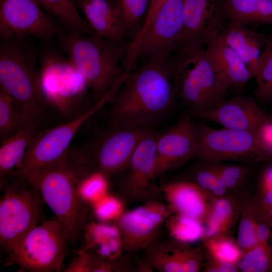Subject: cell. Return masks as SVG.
I'll use <instances>...</instances> for the list:
<instances>
[{
    "mask_svg": "<svg viewBox=\"0 0 272 272\" xmlns=\"http://www.w3.org/2000/svg\"><path fill=\"white\" fill-rule=\"evenodd\" d=\"M43 115L35 118L12 136L1 141L0 147V187L8 177L20 168L29 146L40 130Z\"/></svg>",
    "mask_w": 272,
    "mask_h": 272,
    "instance_id": "cb8c5ba5",
    "label": "cell"
},
{
    "mask_svg": "<svg viewBox=\"0 0 272 272\" xmlns=\"http://www.w3.org/2000/svg\"><path fill=\"white\" fill-rule=\"evenodd\" d=\"M258 207L272 211V190L261 188V193Z\"/></svg>",
    "mask_w": 272,
    "mask_h": 272,
    "instance_id": "f6af8a7d",
    "label": "cell"
},
{
    "mask_svg": "<svg viewBox=\"0 0 272 272\" xmlns=\"http://www.w3.org/2000/svg\"><path fill=\"white\" fill-rule=\"evenodd\" d=\"M93 205L96 216L102 221L114 222L125 211L123 200L108 193Z\"/></svg>",
    "mask_w": 272,
    "mask_h": 272,
    "instance_id": "74e56055",
    "label": "cell"
},
{
    "mask_svg": "<svg viewBox=\"0 0 272 272\" xmlns=\"http://www.w3.org/2000/svg\"><path fill=\"white\" fill-rule=\"evenodd\" d=\"M168 60L154 59L129 74L111 102L107 124L154 129L178 100Z\"/></svg>",
    "mask_w": 272,
    "mask_h": 272,
    "instance_id": "6da1fadb",
    "label": "cell"
},
{
    "mask_svg": "<svg viewBox=\"0 0 272 272\" xmlns=\"http://www.w3.org/2000/svg\"><path fill=\"white\" fill-rule=\"evenodd\" d=\"M254 78L255 79L256 84L254 92L255 97L263 101L271 99L272 41Z\"/></svg>",
    "mask_w": 272,
    "mask_h": 272,
    "instance_id": "e575fe53",
    "label": "cell"
},
{
    "mask_svg": "<svg viewBox=\"0 0 272 272\" xmlns=\"http://www.w3.org/2000/svg\"><path fill=\"white\" fill-rule=\"evenodd\" d=\"M261 188L272 190V166L264 173L261 179Z\"/></svg>",
    "mask_w": 272,
    "mask_h": 272,
    "instance_id": "bcb514c9",
    "label": "cell"
},
{
    "mask_svg": "<svg viewBox=\"0 0 272 272\" xmlns=\"http://www.w3.org/2000/svg\"><path fill=\"white\" fill-rule=\"evenodd\" d=\"M167 0H151V5L149 11L145 21L144 26L134 41L138 39L146 30L148 26L151 24L154 17L155 16L157 11L161 7V6Z\"/></svg>",
    "mask_w": 272,
    "mask_h": 272,
    "instance_id": "7bdbcfd3",
    "label": "cell"
},
{
    "mask_svg": "<svg viewBox=\"0 0 272 272\" xmlns=\"http://www.w3.org/2000/svg\"><path fill=\"white\" fill-rule=\"evenodd\" d=\"M259 134L263 144L272 151V119L261 127Z\"/></svg>",
    "mask_w": 272,
    "mask_h": 272,
    "instance_id": "ee69618b",
    "label": "cell"
},
{
    "mask_svg": "<svg viewBox=\"0 0 272 272\" xmlns=\"http://www.w3.org/2000/svg\"><path fill=\"white\" fill-rule=\"evenodd\" d=\"M196 140L194 126L186 115L168 130L158 133L156 140V178L195 157Z\"/></svg>",
    "mask_w": 272,
    "mask_h": 272,
    "instance_id": "e0dca14e",
    "label": "cell"
},
{
    "mask_svg": "<svg viewBox=\"0 0 272 272\" xmlns=\"http://www.w3.org/2000/svg\"><path fill=\"white\" fill-rule=\"evenodd\" d=\"M256 213L264 219L272 228V211L260 208L256 206L254 208Z\"/></svg>",
    "mask_w": 272,
    "mask_h": 272,
    "instance_id": "7dc6e473",
    "label": "cell"
},
{
    "mask_svg": "<svg viewBox=\"0 0 272 272\" xmlns=\"http://www.w3.org/2000/svg\"><path fill=\"white\" fill-rule=\"evenodd\" d=\"M151 129L108 125L88 146L79 149L90 171L108 178L127 168L139 143Z\"/></svg>",
    "mask_w": 272,
    "mask_h": 272,
    "instance_id": "8fae6325",
    "label": "cell"
},
{
    "mask_svg": "<svg viewBox=\"0 0 272 272\" xmlns=\"http://www.w3.org/2000/svg\"><path fill=\"white\" fill-rule=\"evenodd\" d=\"M256 218V234L258 243L271 247L270 226L254 210Z\"/></svg>",
    "mask_w": 272,
    "mask_h": 272,
    "instance_id": "60d3db41",
    "label": "cell"
},
{
    "mask_svg": "<svg viewBox=\"0 0 272 272\" xmlns=\"http://www.w3.org/2000/svg\"><path fill=\"white\" fill-rule=\"evenodd\" d=\"M130 253L109 259L90 251L81 249L65 269L67 272H127L136 271L135 260Z\"/></svg>",
    "mask_w": 272,
    "mask_h": 272,
    "instance_id": "4316f807",
    "label": "cell"
},
{
    "mask_svg": "<svg viewBox=\"0 0 272 272\" xmlns=\"http://www.w3.org/2000/svg\"><path fill=\"white\" fill-rule=\"evenodd\" d=\"M173 213L163 201H150L125 211L113 223L119 230L124 253L145 250L160 240L161 230Z\"/></svg>",
    "mask_w": 272,
    "mask_h": 272,
    "instance_id": "9a60e30c",
    "label": "cell"
},
{
    "mask_svg": "<svg viewBox=\"0 0 272 272\" xmlns=\"http://www.w3.org/2000/svg\"><path fill=\"white\" fill-rule=\"evenodd\" d=\"M270 35L272 36V32L271 33H270Z\"/></svg>",
    "mask_w": 272,
    "mask_h": 272,
    "instance_id": "c3c4849f",
    "label": "cell"
},
{
    "mask_svg": "<svg viewBox=\"0 0 272 272\" xmlns=\"http://www.w3.org/2000/svg\"><path fill=\"white\" fill-rule=\"evenodd\" d=\"M74 1V0H73Z\"/></svg>",
    "mask_w": 272,
    "mask_h": 272,
    "instance_id": "681fc988",
    "label": "cell"
},
{
    "mask_svg": "<svg viewBox=\"0 0 272 272\" xmlns=\"http://www.w3.org/2000/svg\"><path fill=\"white\" fill-rule=\"evenodd\" d=\"M207 48L216 72L227 89L244 88L252 77L239 54L219 35L207 42Z\"/></svg>",
    "mask_w": 272,
    "mask_h": 272,
    "instance_id": "7402d4cb",
    "label": "cell"
},
{
    "mask_svg": "<svg viewBox=\"0 0 272 272\" xmlns=\"http://www.w3.org/2000/svg\"><path fill=\"white\" fill-rule=\"evenodd\" d=\"M158 134L154 129L149 130L130 158L127 173L119 188L121 197L127 201L145 203L165 200L160 185L155 181Z\"/></svg>",
    "mask_w": 272,
    "mask_h": 272,
    "instance_id": "5bb4252c",
    "label": "cell"
},
{
    "mask_svg": "<svg viewBox=\"0 0 272 272\" xmlns=\"http://www.w3.org/2000/svg\"><path fill=\"white\" fill-rule=\"evenodd\" d=\"M0 88L33 118L43 115L44 98L34 47L26 38L2 40Z\"/></svg>",
    "mask_w": 272,
    "mask_h": 272,
    "instance_id": "5b68a950",
    "label": "cell"
},
{
    "mask_svg": "<svg viewBox=\"0 0 272 272\" xmlns=\"http://www.w3.org/2000/svg\"><path fill=\"white\" fill-rule=\"evenodd\" d=\"M194 179V182L217 196L223 195L228 189L212 165L196 171Z\"/></svg>",
    "mask_w": 272,
    "mask_h": 272,
    "instance_id": "f35d334b",
    "label": "cell"
},
{
    "mask_svg": "<svg viewBox=\"0 0 272 272\" xmlns=\"http://www.w3.org/2000/svg\"><path fill=\"white\" fill-rule=\"evenodd\" d=\"M71 243L69 234L60 223L44 220L15 244L9 253L10 259L28 271H58Z\"/></svg>",
    "mask_w": 272,
    "mask_h": 272,
    "instance_id": "ba28073f",
    "label": "cell"
},
{
    "mask_svg": "<svg viewBox=\"0 0 272 272\" xmlns=\"http://www.w3.org/2000/svg\"><path fill=\"white\" fill-rule=\"evenodd\" d=\"M187 115L215 122L223 128L256 132L272 119L253 98L242 94L225 99L210 109Z\"/></svg>",
    "mask_w": 272,
    "mask_h": 272,
    "instance_id": "2e32d148",
    "label": "cell"
},
{
    "mask_svg": "<svg viewBox=\"0 0 272 272\" xmlns=\"http://www.w3.org/2000/svg\"><path fill=\"white\" fill-rule=\"evenodd\" d=\"M244 272H264L272 269V247L258 243L243 253L237 263Z\"/></svg>",
    "mask_w": 272,
    "mask_h": 272,
    "instance_id": "836d02e7",
    "label": "cell"
},
{
    "mask_svg": "<svg viewBox=\"0 0 272 272\" xmlns=\"http://www.w3.org/2000/svg\"><path fill=\"white\" fill-rule=\"evenodd\" d=\"M165 225L170 237L182 242H193L205 237L202 222L191 217L173 213L166 220Z\"/></svg>",
    "mask_w": 272,
    "mask_h": 272,
    "instance_id": "4dcf8cb0",
    "label": "cell"
},
{
    "mask_svg": "<svg viewBox=\"0 0 272 272\" xmlns=\"http://www.w3.org/2000/svg\"><path fill=\"white\" fill-rule=\"evenodd\" d=\"M121 21L124 36L129 45L141 32L151 0H109Z\"/></svg>",
    "mask_w": 272,
    "mask_h": 272,
    "instance_id": "83f0119b",
    "label": "cell"
},
{
    "mask_svg": "<svg viewBox=\"0 0 272 272\" xmlns=\"http://www.w3.org/2000/svg\"><path fill=\"white\" fill-rule=\"evenodd\" d=\"M144 251L145 261L160 272H197L203 258L200 247H192L171 237L159 240Z\"/></svg>",
    "mask_w": 272,
    "mask_h": 272,
    "instance_id": "d6986e66",
    "label": "cell"
},
{
    "mask_svg": "<svg viewBox=\"0 0 272 272\" xmlns=\"http://www.w3.org/2000/svg\"><path fill=\"white\" fill-rule=\"evenodd\" d=\"M235 213L233 203L229 199H214L211 212L206 220L207 228L205 230V238L225 235L233 223Z\"/></svg>",
    "mask_w": 272,
    "mask_h": 272,
    "instance_id": "1f68e13d",
    "label": "cell"
},
{
    "mask_svg": "<svg viewBox=\"0 0 272 272\" xmlns=\"http://www.w3.org/2000/svg\"><path fill=\"white\" fill-rule=\"evenodd\" d=\"M88 175L69 153L60 165L27 176L67 231L73 245L83 237L88 222L89 203L81 196L79 185Z\"/></svg>",
    "mask_w": 272,
    "mask_h": 272,
    "instance_id": "277c9868",
    "label": "cell"
},
{
    "mask_svg": "<svg viewBox=\"0 0 272 272\" xmlns=\"http://www.w3.org/2000/svg\"><path fill=\"white\" fill-rule=\"evenodd\" d=\"M183 2L166 1L143 35L128 46L123 62L126 73L150 60L170 58L179 46L182 32Z\"/></svg>",
    "mask_w": 272,
    "mask_h": 272,
    "instance_id": "52a82bcc",
    "label": "cell"
},
{
    "mask_svg": "<svg viewBox=\"0 0 272 272\" xmlns=\"http://www.w3.org/2000/svg\"><path fill=\"white\" fill-rule=\"evenodd\" d=\"M230 21L247 26L272 24V0H222Z\"/></svg>",
    "mask_w": 272,
    "mask_h": 272,
    "instance_id": "484cf974",
    "label": "cell"
},
{
    "mask_svg": "<svg viewBox=\"0 0 272 272\" xmlns=\"http://www.w3.org/2000/svg\"><path fill=\"white\" fill-rule=\"evenodd\" d=\"M229 22L222 0H184L179 45L193 41L208 42L220 35Z\"/></svg>",
    "mask_w": 272,
    "mask_h": 272,
    "instance_id": "ac0fdd59",
    "label": "cell"
},
{
    "mask_svg": "<svg viewBox=\"0 0 272 272\" xmlns=\"http://www.w3.org/2000/svg\"><path fill=\"white\" fill-rule=\"evenodd\" d=\"M48 13L62 24L72 35H95L85 19L80 15L73 0H37Z\"/></svg>",
    "mask_w": 272,
    "mask_h": 272,
    "instance_id": "f1b7e54d",
    "label": "cell"
},
{
    "mask_svg": "<svg viewBox=\"0 0 272 272\" xmlns=\"http://www.w3.org/2000/svg\"><path fill=\"white\" fill-rule=\"evenodd\" d=\"M205 246L211 258L221 262L237 264L243 251L225 235H217L206 238Z\"/></svg>",
    "mask_w": 272,
    "mask_h": 272,
    "instance_id": "d6a6232c",
    "label": "cell"
},
{
    "mask_svg": "<svg viewBox=\"0 0 272 272\" xmlns=\"http://www.w3.org/2000/svg\"><path fill=\"white\" fill-rule=\"evenodd\" d=\"M242 212L237 234V243L243 253L258 243L255 212L251 209H244Z\"/></svg>",
    "mask_w": 272,
    "mask_h": 272,
    "instance_id": "8d00e7d4",
    "label": "cell"
},
{
    "mask_svg": "<svg viewBox=\"0 0 272 272\" xmlns=\"http://www.w3.org/2000/svg\"><path fill=\"white\" fill-rule=\"evenodd\" d=\"M160 187L166 203L173 213L206 221L214 200H212L208 191L187 180L163 182Z\"/></svg>",
    "mask_w": 272,
    "mask_h": 272,
    "instance_id": "ffe728a7",
    "label": "cell"
},
{
    "mask_svg": "<svg viewBox=\"0 0 272 272\" xmlns=\"http://www.w3.org/2000/svg\"><path fill=\"white\" fill-rule=\"evenodd\" d=\"M66 57L83 76L96 101L119 90L129 74L123 67L128 47L96 35L57 36Z\"/></svg>",
    "mask_w": 272,
    "mask_h": 272,
    "instance_id": "7a4b0ae2",
    "label": "cell"
},
{
    "mask_svg": "<svg viewBox=\"0 0 272 272\" xmlns=\"http://www.w3.org/2000/svg\"><path fill=\"white\" fill-rule=\"evenodd\" d=\"M237 264L226 263L213 258L208 262L206 271L208 272H234L238 271Z\"/></svg>",
    "mask_w": 272,
    "mask_h": 272,
    "instance_id": "b9f144b4",
    "label": "cell"
},
{
    "mask_svg": "<svg viewBox=\"0 0 272 272\" xmlns=\"http://www.w3.org/2000/svg\"><path fill=\"white\" fill-rule=\"evenodd\" d=\"M0 243L9 253L32 228L44 221L43 199L20 170L14 171L0 187Z\"/></svg>",
    "mask_w": 272,
    "mask_h": 272,
    "instance_id": "8992f818",
    "label": "cell"
},
{
    "mask_svg": "<svg viewBox=\"0 0 272 272\" xmlns=\"http://www.w3.org/2000/svg\"><path fill=\"white\" fill-rule=\"evenodd\" d=\"M107 178L98 172H93L85 178L79 185V192L88 203L94 204L107 194Z\"/></svg>",
    "mask_w": 272,
    "mask_h": 272,
    "instance_id": "d590c367",
    "label": "cell"
},
{
    "mask_svg": "<svg viewBox=\"0 0 272 272\" xmlns=\"http://www.w3.org/2000/svg\"><path fill=\"white\" fill-rule=\"evenodd\" d=\"M219 36L239 54L254 78L272 41L270 34L259 33L249 26L229 21Z\"/></svg>",
    "mask_w": 272,
    "mask_h": 272,
    "instance_id": "44dd1931",
    "label": "cell"
},
{
    "mask_svg": "<svg viewBox=\"0 0 272 272\" xmlns=\"http://www.w3.org/2000/svg\"><path fill=\"white\" fill-rule=\"evenodd\" d=\"M95 35L128 47L119 16L109 0H74Z\"/></svg>",
    "mask_w": 272,
    "mask_h": 272,
    "instance_id": "603a6c76",
    "label": "cell"
},
{
    "mask_svg": "<svg viewBox=\"0 0 272 272\" xmlns=\"http://www.w3.org/2000/svg\"><path fill=\"white\" fill-rule=\"evenodd\" d=\"M83 237L85 242L81 249L90 251L101 257L114 259L124 253L119 230L114 223L88 222Z\"/></svg>",
    "mask_w": 272,
    "mask_h": 272,
    "instance_id": "d4e9b609",
    "label": "cell"
},
{
    "mask_svg": "<svg viewBox=\"0 0 272 272\" xmlns=\"http://www.w3.org/2000/svg\"><path fill=\"white\" fill-rule=\"evenodd\" d=\"M34 119L0 88L1 141L12 136Z\"/></svg>",
    "mask_w": 272,
    "mask_h": 272,
    "instance_id": "f546056e",
    "label": "cell"
},
{
    "mask_svg": "<svg viewBox=\"0 0 272 272\" xmlns=\"http://www.w3.org/2000/svg\"><path fill=\"white\" fill-rule=\"evenodd\" d=\"M39 72L46 103L64 113L65 107L77 106L89 89L78 69L56 51L46 50L42 53Z\"/></svg>",
    "mask_w": 272,
    "mask_h": 272,
    "instance_id": "7c38bea8",
    "label": "cell"
},
{
    "mask_svg": "<svg viewBox=\"0 0 272 272\" xmlns=\"http://www.w3.org/2000/svg\"><path fill=\"white\" fill-rule=\"evenodd\" d=\"M63 31L37 0H0L1 40L29 36L48 40Z\"/></svg>",
    "mask_w": 272,
    "mask_h": 272,
    "instance_id": "4fadbf2b",
    "label": "cell"
},
{
    "mask_svg": "<svg viewBox=\"0 0 272 272\" xmlns=\"http://www.w3.org/2000/svg\"><path fill=\"white\" fill-rule=\"evenodd\" d=\"M117 92L116 90L109 92L85 112L66 123L38 131L32 140L19 170L27 176H31L64 162L77 131L95 113L110 103Z\"/></svg>",
    "mask_w": 272,
    "mask_h": 272,
    "instance_id": "9c48e42d",
    "label": "cell"
},
{
    "mask_svg": "<svg viewBox=\"0 0 272 272\" xmlns=\"http://www.w3.org/2000/svg\"><path fill=\"white\" fill-rule=\"evenodd\" d=\"M194 126L195 157L211 163L228 160L248 162L272 160V151L263 144L259 132L215 129L203 123Z\"/></svg>",
    "mask_w": 272,
    "mask_h": 272,
    "instance_id": "30bf717a",
    "label": "cell"
},
{
    "mask_svg": "<svg viewBox=\"0 0 272 272\" xmlns=\"http://www.w3.org/2000/svg\"><path fill=\"white\" fill-rule=\"evenodd\" d=\"M207 43L181 44L167 61L178 100L188 107V113L215 107L226 99L228 90L214 69Z\"/></svg>",
    "mask_w": 272,
    "mask_h": 272,
    "instance_id": "3957f363",
    "label": "cell"
},
{
    "mask_svg": "<svg viewBox=\"0 0 272 272\" xmlns=\"http://www.w3.org/2000/svg\"><path fill=\"white\" fill-rule=\"evenodd\" d=\"M212 163V166L219 174L228 189L235 188L246 178L247 169L239 165H224Z\"/></svg>",
    "mask_w": 272,
    "mask_h": 272,
    "instance_id": "ab89813d",
    "label": "cell"
}]
</instances>
